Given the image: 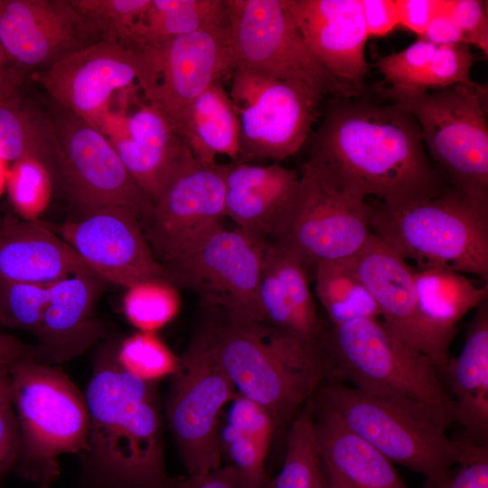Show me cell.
Returning <instances> with one entry per match:
<instances>
[{
	"instance_id": "cell-1",
	"label": "cell",
	"mask_w": 488,
	"mask_h": 488,
	"mask_svg": "<svg viewBox=\"0 0 488 488\" xmlns=\"http://www.w3.org/2000/svg\"><path fill=\"white\" fill-rule=\"evenodd\" d=\"M310 160L389 208L447 186L427 155L415 117L392 102L363 96L330 102Z\"/></svg>"
},
{
	"instance_id": "cell-2",
	"label": "cell",
	"mask_w": 488,
	"mask_h": 488,
	"mask_svg": "<svg viewBox=\"0 0 488 488\" xmlns=\"http://www.w3.org/2000/svg\"><path fill=\"white\" fill-rule=\"evenodd\" d=\"M117 342L96 351L85 399L88 447L79 455V488H179L165 467L158 383L117 362Z\"/></svg>"
},
{
	"instance_id": "cell-3",
	"label": "cell",
	"mask_w": 488,
	"mask_h": 488,
	"mask_svg": "<svg viewBox=\"0 0 488 488\" xmlns=\"http://www.w3.org/2000/svg\"><path fill=\"white\" fill-rule=\"evenodd\" d=\"M325 380L398 402L442 428L455 423V404L435 363L397 338L379 318L325 324L318 340Z\"/></svg>"
},
{
	"instance_id": "cell-4",
	"label": "cell",
	"mask_w": 488,
	"mask_h": 488,
	"mask_svg": "<svg viewBox=\"0 0 488 488\" xmlns=\"http://www.w3.org/2000/svg\"><path fill=\"white\" fill-rule=\"evenodd\" d=\"M203 328L236 391L268 410L277 427L293 419L325 380L318 342L264 322L214 315Z\"/></svg>"
},
{
	"instance_id": "cell-5",
	"label": "cell",
	"mask_w": 488,
	"mask_h": 488,
	"mask_svg": "<svg viewBox=\"0 0 488 488\" xmlns=\"http://www.w3.org/2000/svg\"><path fill=\"white\" fill-rule=\"evenodd\" d=\"M371 231L417 268H442L488 281V199L446 186L389 208L371 205Z\"/></svg>"
},
{
	"instance_id": "cell-6",
	"label": "cell",
	"mask_w": 488,
	"mask_h": 488,
	"mask_svg": "<svg viewBox=\"0 0 488 488\" xmlns=\"http://www.w3.org/2000/svg\"><path fill=\"white\" fill-rule=\"evenodd\" d=\"M8 371L21 435L14 471L24 480L51 484L61 475L59 457L79 455L88 447L85 395L57 365L26 359L10 364Z\"/></svg>"
},
{
	"instance_id": "cell-7",
	"label": "cell",
	"mask_w": 488,
	"mask_h": 488,
	"mask_svg": "<svg viewBox=\"0 0 488 488\" xmlns=\"http://www.w3.org/2000/svg\"><path fill=\"white\" fill-rule=\"evenodd\" d=\"M366 198L309 159L267 239L297 256L313 277L319 263L351 258L363 247L371 233Z\"/></svg>"
},
{
	"instance_id": "cell-8",
	"label": "cell",
	"mask_w": 488,
	"mask_h": 488,
	"mask_svg": "<svg viewBox=\"0 0 488 488\" xmlns=\"http://www.w3.org/2000/svg\"><path fill=\"white\" fill-rule=\"evenodd\" d=\"M313 397L389 461L420 474L425 488L446 482L463 455V436L449 438L446 429L393 400L330 381Z\"/></svg>"
},
{
	"instance_id": "cell-9",
	"label": "cell",
	"mask_w": 488,
	"mask_h": 488,
	"mask_svg": "<svg viewBox=\"0 0 488 488\" xmlns=\"http://www.w3.org/2000/svg\"><path fill=\"white\" fill-rule=\"evenodd\" d=\"M379 91L415 117L433 166L447 186L488 199L486 86L455 85L432 92Z\"/></svg>"
},
{
	"instance_id": "cell-10",
	"label": "cell",
	"mask_w": 488,
	"mask_h": 488,
	"mask_svg": "<svg viewBox=\"0 0 488 488\" xmlns=\"http://www.w3.org/2000/svg\"><path fill=\"white\" fill-rule=\"evenodd\" d=\"M236 66L306 89L319 99L363 96L332 75L304 40L284 0H225Z\"/></svg>"
},
{
	"instance_id": "cell-11",
	"label": "cell",
	"mask_w": 488,
	"mask_h": 488,
	"mask_svg": "<svg viewBox=\"0 0 488 488\" xmlns=\"http://www.w3.org/2000/svg\"><path fill=\"white\" fill-rule=\"evenodd\" d=\"M164 418L188 476L221 466L219 417L237 391L202 327L170 378Z\"/></svg>"
},
{
	"instance_id": "cell-12",
	"label": "cell",
	"mask_w": 488,
	"mask_h": 488,
	"mask_svg": "<svg viewBox=\"0 0 488 488\" xmlns=\"http://www.w3.org/2000/svg\"><path fill=\"white\" fill-rule=\"evenodd\" d=\"M265 243L222 226L163 267L171 283L197 294L212 315L265 323L258 300Z\"/></svg>"
},
{
	"instance_id": "cell-13",
	"label": "cell",
	"mask_w": 488,
	"mask_h": 488,
	"mask_svg": "<svg viewBox=\"0 0 488 488\" xmlns=\"http://www.w3.org/2000/svg\"><path fill=\"white\" fill-rule=\"evenodd\" d=\"M54 136V175L80 217L108 205L127 206L145 221L153 203L136 183L108 136L56 105L48 113Z\"/></svg>"
},
{
	"instance_id": "cell-14",
	"label": "cell",
	"mask_w": 488,
	"mask_h": 488,
	"mask_svg": "<svg viewBox=\"0 0 488 488\" xmlns=\"http://www.w3.org/2000/svg\"><path fill=\"white\" fill-rule=\"evenodd\" d=\"M229 92L239 123L237 163L281 161L305 144L321 99L300 86L236 66Z\"/></svg>"
},
{
	"instance_id": "cell-15",
	"label": "cell",
	"mask_w": 488,
	"mask_h": 488,
	"mask_svg": "<svg viewBox=\"0 0 488 488\" xmlns=\"http://www.w3.org/2000/svg\"><path fill=\"white\" fill-rule=\"evenodd\" d=\"M136 52L143 64L139 89L171 120L210 86L230 78L236 67L227 23Z\"/></svg>"
},
{
	"instance_id": "cell-16",
	"label": "cell",
	"mask_w": 488,
	"mask_h": 488,
	"mask_svg": "<svg viewBox=\"0 0 488 488\" xmlns=\"http://www.w3.org/2000/svg\"><path fill=\"white\" fill-rule=\"evenodd\" d=\"M49 227L107 284L127 288L146 279H167L145 236L138 213L129 207L103 206Z\"/></svg>"
},
{
	"instance_id": "cell-17",
	"label": "cell",
	"mask_w": 488,
	"mask_h": 488,
	"mask_svg": "<svg viewBox=\"0 0 488 488\" xmlns=\"http://www.w3.org/2000/svg\"><path fill=\"white\" fill-rule=\"evenodd\" d=\"M226 164L196 166L175 178L142 223L151 249L163 266L223 226Z\"/></svg>"
},
{
	"instance_id": "cell-18",
	"label": "cell",
	"mask_w": 488,
	"mask_h": 488,
	"mask_svg": "<svg viewBox=\"0 0 488 488\" xmlns=\"http://www.w3.org/2000/svg\"><path fill=\"white\" fill-rule=\"evenodd\" d=\"M143 64L137 52L99 41L37 72L56 105L101 130L115 92L137 84Z\"/></svg>"
},
{
	"instance_id": "cell-19",
	"label": "cell",
	"mask_w": 488,
	"mask_h": 488,
	"mask_svg": "<svg viewBox=\"0 0 488 488\" xmlns=\"http://www.w3.org/2000/svg\"><path fill=\"white\" fill-rule=\"evenodd\" d=\"M350 262L375 300L385 326L428 357L443 375L451 358L452 341L435 330L421 314L413 267L372 232Z\"/></svg>"
},
{
	"instance_id": "cell-20",
	"label": "cell",
	"mask_w": 488,
	"mask_h": 488,
	"mask_svg": "<svg viewBox=\"0 0 488 488\" xmlns=\"http://www.w3.org/2000/svg\"><path fill=\"white\" fill-rule=\"evenodd\" d=\"M99 41L70 0H0V44L23 70H44Z\"/></svg>"
},
{
	"instance_id": "cell-21",
	"label": "cell",
	"mask_w": 488,
	"mask_h": 488,
	"mask_svg": "<svg viewBox=\"0 0 488 488\" xmlns=\"http://www.w3.org/2000/svg\"><path fill=\"white\" fill-rule=\"evenodd\" d=\"M101 131L153 205L175 178L199 164L173 121L148 102L116 116L114 127Z\"/></svg>"
},
{
	"instance_id": "cell-22",
	"label": "cell",
	"mask_w": 488,
	"mask_h": 488,
	"mask_svg": "<svg viewBox=\"0 0 488 488\" xmlns=\"http://www.w3.org/2000/svg\"><path fill=\"white\" fill-rule=\"evenodd\" d=\"M307 46L336 79L365 94L369 38L361 0H284Z\"/></svg>"
},
{
	"instance_id": "cell-23",
	"label": "cell",
	"mask_w": 488,
	"mask_h": 488,
	"mask_svg": "<svg viewBox=\"0 0 488 488\" xmlns=\"http://www.w3.org/2000/svg\"><path fill=\"white\" fill-rule=\"evenodd\" d=\"M107 283L84 271L49 286L48 304L36 334L37 361L58 365L84 353L105 337L97 306Z\"/></svg>"
},
{
	"instance_id": "cell-24",
	"label": "cell",
	"mask_w": 488,
	"mask_h": 488,
	"mask_svg": "<svg viewBox=\"0 0 488 488\" xmlns=\"http://www.w3.org/2000/svg\"><path fill=\"white\" fill-rule=\"evenodd\" d=\"M310 274L294 253L266 240L258 284L265 323L309 342H318L325 324L309 286Z\"/></svg>"
},
{
	"instance_id": "cell-25",
	"label": "cell",
	"mask_w": 488,
	"mask_h": 488,
	"mask_svg": "<svg viewBox=\"0 0 488 488\" xmlns=\"http://www.w3.org/2000/svg\"><path fill=\"white\" fill-rule=\"evenodd\" d=\"M80 271L96 276L47 223L11 216L1 221L0 278L50 285Z\"/></svg>"
},
{
	"instance_id": "cell-26",
	"label": "cell",
	"mask_w": 488,
	"mask_h": 488,
	"mask_svg": "<svg viewBox=\"0 0 488 488\" xmlns=\"http://www.w3.org/2000/svg\"><path fill=\"white\" fill-rule=\"evenodd\" d=\"M298 180L295 170L278 164H226V217L237 228L267 240Z\"/></svg>"
},
{
	"instance_id": "cell-27",
	"label": "cell",
	"mask_w": 488,
	"mask_h": 488,
	"mask_svg": "<svg viewBox=\"0 0 488 488\" xmlns=\"http://www.w3.org/2000/svg\"><path fill=\"white\" fill-rule=\"evenodd\" d=\"M455 404V422L465 429L464 438L487 446L488 440V302L476 308L465 342L451 357L444 374Z\"/></svg>"
},
{
	"instance_id": "cell-28",
	"label": "cell",
	"mask_w": 488,
	"mask_h": 488,
	"mask_svg": "<svg viewBox=\"0 0 488 488\" xmlns=\"http://www.w3.org/2000/svg\"><path fill=\"white\" fill-rule=\"evenodd\" d=\"M314 431L324 465L353 488H409L380 452L352 432L312 397Z\"/></svg>"
},
{
	"instance_id": "cell-29",
	"label": "cell",
	"mask_w": 488,
	"mask_h": 488,
	"mask_svg": "<svg viewBox=\"0 0 488 488\" xmlns=\"http://www.w3.org/2000/svg\"><path fill=\"white\" fill-rule=\"evenodd\" d=\"M172 121L200 164L215 165L219 155L238 162L239 123L223 83L210 86Z\"/></svg>"
},
{
	"instance_id": "cell-30",
	"label": "cell",
	"mask_w": 488,
	"mask_h": 488,
	"mask_svg": "<svg viewBox=\"0 0 488 488\" xmlns=\"http://www.w3.org/2000/svg\"><path fill=\"white\" fill-rule=\"evenodd\" d=\"M418 304L427 323L453 341L457 323L488 299V284L476 286L464 274L442 268H413Z\"/></svg>"
},
{
	"instance_id": "cell-31",
	"label": "cell",
	"mask_w": 488,
	"mask_h": 488,
	"mask_svg": "<svg viewBox=\"0 0 488 488\" xmlns=\"http://www.w3.org/2000/svg\"><path fill=\"white\" fill-rule=\"evenodd\" d=\"M225 23V0H151L134 27L127 48L137 51Z\"/></svg>"
},
{
	"instance_id": "cell-32",
	"label": "cell",
	"mask_w": 488,
	"mask_h": 488,
	"mask_svg": "<svg viewBox=\"0 0 488 488\" xmlns=\"http://www.w3.org/2000/svg\"><path fill=\"white\" fill-rule=\"evenodd\" d=\"M54 136L48 113L25 105L16 95L1 99L0 159L14 163L36 158L54 174Z\"/></svg>"
},
{
	"instance_id": "cell-33",
	"label": "cell",
	"mask_w": 488,
	"mask_h": 488,
	"mask_svg": "<svg viewBox=\"0 0 488 488\" xmlns=\"http://www.w3.org/2000/svg\"><path fill=\"white\" fill-rule=\"evenodd\" d=\"M277 427L267 414H253L227 423L220 434L241 488H272L266 473V458Z\"/></svg>"
},
{
	"instance_id": "cell-34",
	"label": "cell",
	"mask_w": 488,
	"mask_h": 488,
	"mask_svg": "<svg viewBox=\"0 0 488 488\" xmlns=\"http://www.w3.org/2000/svg\"><path fill=\"white\" fill-rule=\"evenodd\" d=\"M313 278L316 296L331 324L380 317L375 300L353 270L350 258L319 263Z\"/></svg>"
},
{
	"instance_id": "cell-35",
	"label": "cell",
	"mask_w": 488,
	"mask_h": 488,
	"mask_svg": "<svg viewBox=\"0 0 488 488\" xmlns=\"http://www.w3.org/2000/svg\"><path fill=\"white\" fill-rule=\"evenodd\" d=\"M286 447L283 466L272 488H325L323 461L314 431L312 398L292 419Z\"/></svg>"
},
{
	"instance_id": "cell-36",
	"label": "cell",
	"mask_w": 488,
	"mask_h": 488,
	"mask_svg": "<svg viewBox=\"0 0 488 488\" xmlns=\"http://www.w3.org/2000/svg\"><path fill=\"white\" fill-rule=\"evenodd\" d=\"M126 289L123 312L127 322L139 332L157 333L179 313L177 286L165 278L143 280Z\"/></svg>"
},
{
	"instance_id": "cell-37",
	"label": "cell",
	"mask_w": 488,
	"mask_h": 488,
	"mask_svg": "<svg viewBox=\"0 0 488 488\" xmlns=\"http://www.w3.org/2000/svg\"><path fill=\"white\" fill-rule=\"evenodd\" d=\"M116 360L132 376L151 383L171 378L178 370L177 356L157 333L136 331L117 342Z\"/></svg>"
},
{
	"instance_id": "cell-38",
	"label": "cell",
	"mask_w": 488,
	"mask_h": 488,
	"mask_svg": "<svg viewBox=\"0 0 488 488\" xmlns=\"http://www.w3.org/2000/svg\"><path fill=\"white\" fill-rule=\"evenodd\" d=\"M52 172L42 161L28 157L14 162L7 171L10 202L21 219L36 221L47 209L52 192Z\"/></svg>"
},
{
	"instance_id": "cell-39",
	"label": "cell",
	"mask_w": 488,
	"mask_h": 488,
	"mask_svg": "<svg viewBox=\"0 0 488 488\" xmlns=\"http://www.w3.org/2000/svg\"><path fill=\"white\" fill-rule=\"evenodd\" d=\"M100 38L127 48L130 34L151 0H70Z\"/></svg>"
},
{
	"instance_id": "cell-40",
	"label": "cell",
	"mask_w": 488,
	"mask_h": 488,
	"mask_svg": "<svg viewBox=\"0 0 488 488\" xmlns=\"http://www.w3.org/2000/svg\"><path fill=\"white\" fill-rule=\"evenodd\" d=\"M50 285L0 278V324L36 336L48 304Z\"/></svg>"
},
{
	"instance_id": "cell-41",
	"label": "cell",
	"mask_w": 488,
	"mask_h": 488,
	"mask_svg": "<svg viewBox=\"0 0 488 488\" xmlns=\"http://www.w3.org/2000/svg\"><path fill=\"white\" fill-rule=\"evenodd\" d=\"M474 61V54L466 44L436 46L414 85L409 89L399 91L427 92L428 89L437 90L455 85L479 86L470 76Z\"/></svg>"
},
{
	"instance_id": "cell-42",
	"label": "cell",
	"mask_w": 488,
	"mask_h": 488,
	"mask_svg": "<svg viewBox=\"0 0 488 488\" xmlns=\"http://www.w3.org/2000/svg\"><path fill=\"white\" fill-rule=\"evenodd\" d=\"M436 45L418 38L406 49L380 58L377 68L394 90L409 89L428 64Z\"/></svg>"
},
{
	"instance_id": "cell-43",
	"label": "cell",
	"mask_w": 488,
	"mask_h": 488,
	"mask_svg": "<svg viewBox=\"0 0 488 488\" xmlns=\"http://www.w3.org/2000/svg\"><path fill=\"white\" fill-rule=\"evenodd\" d=\"M458 470L436 488H488V448L467 439Z\"/></svg>"
},
{
	"instance_id": "cell-44",
	"label": "cell",
	"mask_w": 488,
	"mask_h": 488,
	"mask_svg": "<svg viewBox=\"0 0 488 488\" xmlns=\"http://www.w3.org/2000/svg\"><path fill=\"white\" fill-rule=\"evenodd\" d=\"M450 11L466 45L477 46L488 54V19L485 4L480 0H450Z\"/></svg>"
},
{
	"instance_id": "cell-45",
	"label": "cell",
	"mask_w": 488,
	"mask_h": 488,
	"mask_svg": "<svg viewBox=\"0 0 488 488\" xmlns=\"http://www.w3.org/2000/svg\"><path fill=\"white\" fill-rule=\"evenodd\" d=\"M21 452V435L12 403L0 409V483L14 470Z\"/></svg>"
},
{
	"instance_id": "cell-46",
	"label": "cell",
	"mask_w": 488,
	"mask_h": 488,
	"mask_svg": "<svg viewBox=\"0 0 488 488\" xmlns=\"http://www.w3.org/2000/svg\"><path fill=\"white\" fill-rule=\"evenodd\" d=\"M369 37H381L399 25L396 0H361Z\"/></svg>"
},
{
	"instance_id": "cell-47",
	"label": "cell",
	"mask_w": 488,
	"mask_h": 488,
	"mask_svg": "<svg viewBox=\"0 0 488 488\" xmlns=\"http://www.w3.org/2000/svg\"><path fill=\"white\" fill-rule=\"evenodd\" d=\"M419 38L436 46L465 44L462 31L451 14L450 0H441L439 10Z\"/></svg>"
},
{
	"instance_id": "cell-48",
	"label": "cell",
	"mask_w": 488,
	"mask_h": 488,
	"mask_svg": "<svg viewBox=\"0 0 488 488\" xmlns=\"http://www.w3.org/2000/svg\"><path fill=\"white\" fill-rule=\"evenodd\" d=\"M399 25L421 37L439 10L441 0H396Z\"/></svg>"
},
{
	"instance_id": "cell-49",
	"label": "cell",
	"mask_w": 488,
	"mask_h": 488,
	"mask_svg": "<svg viewBox=\"0 0 488 488\" xmlns=\"http://www.w3.org/2000/svg\"><path fill=\"white\" fill-rule=\"evenodd\" d=\"M179 488H241L231 465L179 480Z\"/></svg>"
},
{
	"instance_id": "cell-50",
	"label": "cell",
	"mask_w": 488,
	"mask_h": 488,
	"mask_svg": "<svg viewBox=\"0 0 488 488\" xmlns=\"http://www.w3.org/2000/svg\"><path fill=\"white\" fill-rule=\"evenodd\" d=\"M32 359L37 361L34 345H29L18 338L0 331V366Z\"/></svg>"
},
{
	"instance_id": "cell-51",
	"label": "cell",
	"mask_w": 488,
	"mask_h": 488,
	"mask_svg": "<svg viewBox=\"0 0 488 488\" xmlns=\"http://www.w3.org/2000/svg\"><path fill=\"white\" fill-rule=\"evenodd\" d=\"M16 78L0 44V99L16 95Z\"/></svg>"
},
{
	"instance_id": "cell-52",
	"label": "cell",
	"mask_w": 488,
	"mask_h": 488,
	"mask_svg": "<svg viewBox=\"0 0 488 488\" xmlns=\"http://www.w3.org/2000/svg\"><path fill=\"white\" fill-rule=\"evenodd\" d=\"M10 403L12 389L8 366H0V409Z\"/></svg>"
},
{
	"instance_id": "cell-53",
	"label": "cell",
	"mask_w": 488,
	"mask_h": 488,
	"mask_svg": "<svg viewBox=\"0 0 488 488\" xmlns=\"http://www.w3.org/2000/svg\"><path fill=\"white\" fill-rule=\"evenodd\" d=\"M325 488H353L340 474L324 465Z\"/></svg>"
},
{
	"instance_id": "cell-54",
	"label": "cell",
	"mask_w": 488,
	"mask_h": 488,
	"mask_svg": "<svg viewBox=\"0 0 488 488\" xmlns=\"http://www.w3.org/2000/svg\"><path fill=\"white\" fill-rule=\"evenodd\" d=\"M6 162L0 159V196L6 187V176H7Z\"/></svg>"
},
{
	"instance_id": "cell-55",
	"label": "cell",
	"mask_w": 488,
	"mask_h": 488,
	"mask_svg": "<svg viewBox=\"0 0 488 488\" xmlns=\"http://www.w3.org/2000/svg\"><path fill=\"white\" fill-rule=\"evenodd\" d=\"M37 488H52L49 483H39Z\"/></svg>"
}]
</instances>
